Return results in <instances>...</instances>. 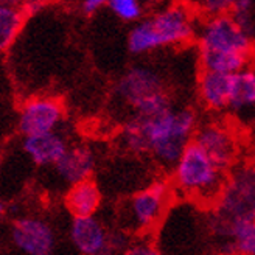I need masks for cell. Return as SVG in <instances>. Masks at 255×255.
I'll return each mask as SVG.
<instances>
[{"mask_svg":"<svg viewBox=\"0 0 255 255\" xmlns=\"http://www.w3.org/2000/svg\"><path fill=\"white\" fill-rule=\"evenodd\" d=\"M191 108H171L152 117H131L120 134L123 146L134 154H151L162 167L173 168L198 129Z\"/></svg>","mask_w":255,"mask_h":255,"instance_id":"obj_1","label":"cell"},{"mask_svg":"<svg viewBox=\"0 0 255 255\" xmlns=\"http://www.w3.org/2000/svg\"><path fill=\"white\" fill-rule=\"evenodd\" d=\"M199 66L204 72L235 75L252 66V37L238 27L231 14L202 19L196 31Z\"/></svg>","mask_w":255,"mask_h":255,"instance_id":"obj_2","label":"cell"},{"mask_svg":"<svg viewBox=\"0 0 255 255\" xmlns=\"http://www.w3.org/2000/svg\"><path fill=\"white\" fill-rule=\"evenodd\" d=\"M255 221V168L241 167L227 176L221 193L207 213V226L216 249L227 245L234 227Z\"/></svg>","mask_w":255,"mask_h":255,"instance_id":"obj_3","label":"cell"},{"mask_svg":"<svg viewBox=\"0 0 255 255\" xmlns=\"http://www.w3.org/2000/svg\"><path fill=\"white\" fill-rule=\"evenodd\" d=\"M198 22L185 5H170L134 23L128 34V50L145 55L165 47H176L196 37Z\"/></svg>","mask_w":255,"mask_h":255,"instance_id":"obj_4","label":"cell"},{"mask_svg":"<svg viewBox=\"0 0 255 255\" xmlns=\"http://www.w3.org/2000/svg\"><path fill=\"white\" fill-rule=\"evenodd\" d=\"M226 179L227 173L191 140L173 167L171 187L195 204L213 207Z\"/></svg>","mask_w":255,"mask_h":255,"instance_id":"obj_5","label":"cell"},{"mask_svg":"<svg viewBox=\"0 0 255 255\" xmlns=\"http://www.w3.org/2000/svg\"><path fill=\"white\" fill-rule=\"evenodd\" d=\"M116 95L132 117H152L173 108L162 73L149 66H132L117 81Z\"/></svg>","mask_w":255,"mask_h":255,"instance_id":"obj_6","label":"cell"},{"mask_svg":"<svg viewBox=\"0 0 255 255\" xmlns=\"http://www.w3.org/2000/svg\"><path fill=\"white\" fill-rule=\"evenodd\" d=\"M171 182L156 181L135 191L122 204L120 231L134 237H151L159 229L173 204Z\"/></svg>","mask_w":255,"mask_h":255,"instance_id":"obj_7","label":"cell"},{"mask_svg":"<svg viewBox=\"0 0 255 255\" xmlns=\"http://www.w3.org/2000/svg\"><path fill=\"white\" fill-rule=\"evenodd\" d=\"M70 240L83 255H119L131 243V235L120 231H109L95 216L73 218Z\"/></svg>","mask_w":255,"mask_h":255,"instance_id":"obj_8","label":"cell"},{"mask_svg":"<svg viewBox=\"0 0 255 255\" xmlns=\"http://www.w3.org/2000/svg\"><path fill=\"white\" fill-rule=\"evenodd\" d=\"M64 119V106L52 97H36L23 103L19 112V131L23 137L55 132Z\"/></svg>","mask_w":255,"mask_h":255,"instance_id":"obj_9","label":"cell"},{"mask_svg":"<svg viewBox=\"0 0 255 255\" xmlns=\"http://www.w3.org/2000/svg\"><path fill=\"white\" fill-rule=\"evenodd\" d=\"M193 142L206 154L227 173L232 168L238 154V143L234 132L221 123L199 125L195 132Z\"/></svg>","mask_w":255,"mask_h":255,"instance_id":"obj_10","label":"cell"},{"mask_svg":"<svg viewBox=\"0 0 255 255\" xmlns=\"http://www.w3.org/2000/svg\"><path fill=\"white\" fill-rule=\"evenodd\" d=\"M11 241L27 255H52L56 237L55 231L41 218H19L11 227Z\"/></svg>","mask_w":255,"mask_h":255,"instance_id":"obj_11","label":"cell"},{"mask_svg":"<svg viewBox=\"0 0 255 255\" xmlns=\"http://www.w3.org/2000/svg\"><path fill=\"white\" fill-rule=\"evenodd\" d=\"M22 148L25 154L36 165L47 167V165H56L61 160V157L69 149V143L61 134L55 131L48 134L23 137Z\"/></svg>","mask_w":255,"mask_h":255,"instance_id":"obj_12","label":"cell"},{"mask_svg":"<svg viewBox=\"0 0 255 255\" xmlns=\"http://www.w3.org/2000/svg\"><path fill=\"white\" fill-rule=\"evenodd\" d=\"M53 167L61 179L70 185L87 181L95 170V152L84 145L69 146L66 154Z\"/></svg>","mask_w":255,"mask_h":255,"instance_id":"obj_13","label":"cell"},{"mask_svg":"<svg viewBox=\"0 0 255 255\" xmlns=\"http://www.w3.org/2000/svg\"><path fill=\"white\" fill-rule=\"evenodd\" d=\"M232 75L201 70L198 76V95L204 108L220 112L229 108Z\"/></svg>","mask_w":255,"mask_h":255,"instance_id":"obj_14","label":"cell"},{"mask_svg":"<svg viewBox=\"0 0 255 255\" xmlns=\"http://www.w3.org/2000/svg\"><path fill=\"white\" fill-rule=\"evenodd\" d=\"M101 204V191L98 185L87 179L70 185L66 195V207L73 218H89L94 216Z\"/></svg>","mask_w":255,"mask_h":255,"instance_id":"obj_15","label":"cell"},{"mask_svg":"<svg viewBox=\"0 0 255 255\" xmlns=\"http://www.w3.org/2000/svg\"><path fill=\"white\" fill-rule=\"evenodd\" d=\"M255 108V72L252 67L241 70L231 78L229 108L235 114H245Z\"/></svg>","mask_w":255,"mask_h":255,"instance_id":"obj_16","label":"cell"},{"mask_svg":"<svg viewBox=\"0 0 255 255\" xmlns=\"http://www.w3.org/2000/svg\"><path fill=\"white\" fill-rule=\"evenodd\" d=\"M27 17L22 5L0 2V53L14 44Z\"/></svg>","mask_w":255,"mask_h":255,"instance_id":"obj_17","label":"cell"},{"mask_svg":"<svg viewBox=\"0 0 255 255\" xmlns=\"http://www.w3.org/2000/svg\"><path fill=\"white\" fill-rule=\"evenodd\" d=\"M220 255H255V221L234 227L227 245L218 249Z\"/></svg>","mask_w":255,"mask_h":255,"instance_id":"obj_18","label":"cell"},{"mask_svg":"<svg viewBox=\"0 0 255 255\" xmlns=\"http://www.w3.org/2000/svg\"><path fill=\"white\" fill-rule=\"evenodd\" d=\"M106 6L123 22L137 23L143 19V6L137 0H109Z\"/></svg>","mask_w":255,"mask_h":255,"instance_id":"obj_19","label":"cell"},{"mask_svg":"<svg viewBox=\"0 0 255 255\" xmlns=\"http://www.w3.org/2000/svg\"><path fill=\"white\" fill-rule=\"evenodd\" d=\"M229 14L238 23V27L248 33L252 37V28H254V3L251 0H234L232 9Z\"/></svg>","mask_w":255,"mask_h":255,"instance_id":"obj_20","label":"cell"},{"mask_svg":"<svg viewBox=\"0 0 255 255\" xmlns=\"http://www.w3.org/2000/svg\"><path fill=\"white\" fill-rule=\"evenodd\" d=\"M119 255H162L151 237H135Z\"/></svg>","mask_w":255,"mask_h":255,"instance_id":"obj_21","label":"cell"},{"mask_svg":"<svg viewBox=\"0 0 255 255\" xmlns=\"http://www.w3.org/2000/svg\"><path fill=\"white\" fill-rule=\"evenodd\" d=\"M198 9L204 19L226 16L232 9V0H206L198 5Z\"/></svg>","mask_w":255,"mask_h":255,"instance_id":"obj_22","label":"cell"},{"mask_svg":"<svg viewBox=\"0 0 255 255\" xmlns=\"http://www.w3.org/2000/svg\"><path fill=\"white\" fill-rule=\"evenodd\" d=\"M105 5H106V2H103V0H84V2H81L80 8L84 16L91 17V16L97 14Z\"/></svg>","mask_w":255,"mask_h":255,"instance_id":"obj_23","label":"cell"},{"mask_svg":"<svg viewBox=\"0 0 255 255\" xmlns=\"http://www.w3.org/2000/svg\"><path fill=\"white\" fill-rule=\"evenodd\" d=\"M42 5H44V3H41V2H25V3H22L23 11H25V14H27V16L36 14V12L42 8Z\"/></svg>","mask_w":255,"mask_h":255,"instance_id":"obj_24","label":"cell"},{"mask_svg":"<svg viewBox=\"0 0 255 255\" xmlns=\"http://www.w3.org/2000/svg\"><path fill=\"white\" fill-rule=\"evenodd\" d=\"M6 213V204L5 202H0V216H3Z\"/></svg>","mask_w":255,"mask_h":255,"instance_id":"obj_25","label":"cell"},{"mask_svg":"<svg viewBox=\"0 0 255 255\" xmlns=\"http://www.w3.org/2000/svg\"><path fill=\"white\" fill-rule=\"evenodd\" d=\"M252 69H254V72H255V67H252Z\"/></svg>","mask_w":255,"mask_h":255,"instance_id":"obj_26","label":"cell"},{"mask_svg":"<svg viewBox=\"0 0 255 255\" xmlns=\"http://www.w3.org/2000/svg\"><path fill=\"white\" fill-rule=\"evenodd\" d=\"M254 168H255V167H254Z\"/></svg>","mask_w":255,"mask_h":255,"instance_id":"obj_27","label":"cell"}]
</instances>
